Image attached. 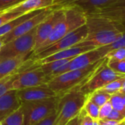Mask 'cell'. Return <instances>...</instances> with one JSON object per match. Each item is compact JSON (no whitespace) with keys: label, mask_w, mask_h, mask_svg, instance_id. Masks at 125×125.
Listing matches in <instances>:
<instances>
[{"label":"cell","mask_w":125,"mask_h":125,"mask_svg":"<svg viewBox=\"0 0 125 125\" xmlns=\"http://www.w3.org/2000/svg\"><path fill=\"white\" fill-rule=\"evenodd\" d=\"M87 37L77 46L100 48L108 45L120 39L125 32L123 26L116 21L93 14H87Z\"/></svg>","instance_id":"1"},{"label":"cell","mask_w":125,"mask_h":125,"mask_svg":"<svg viewBox=\"0 0 125 125\" xmlns=\"http://www.w3.org/2000/svg\"><path fill=\"white\" fill-rule=\"evenodd\" d=\"M105 60V58L86 67L67 71L52 78L46 85L61 97L70 91L79 89L99 69Z\"/></svg>","instance_id":"2"},{"label":"cell","mask_w":125,"mask_h":125,"mask_svg":"<svg viewBox=\"0 0 125 125\" xmlns=\"http://www.w3.org/2000/svg\"><path fill=\"white\" fill-rule=\"evenodd\" d=\"M62 7H64V16L56 25L49 37L42 44L37 51L31 54L46 48L49 45L64 37L67 34L86 23L87 14L81 7L74 4Z\"/></svg>","instance_id":"3"},{"label":"cell","mask_w":125,"mask_h":125,"mask_svg":"<svg viewBox=\"0 0 125 125\" xmlns=\"http://www.w3.org/2000/svg\"><path fill=\"white\" fill-rule=\"evenodd\" d=\"M87 100L78 89L70 91L59 97L57 105V116L53 125H67L77 116Z\"/></svg>","instance_id":"4"},{"label":"cell","mask_w":125,"mask_h":125,"mask_svg":"<svg viewBox=\"0 0 125 125\" xmlns=\"http://www.w3.org/2000/svg\"><path fill=\"white\" fill-rule=\"evenodd\" d=\"M59 99V97H57L42 100L22 103L23 125H35L46 118L56 109Z\"/></svg>","instance_id":"5"},{"label":"cell","mask_w":125,"mask_h":125,"mask_svg":"<svg viewBox=\"0 0 125 125\" xmlns=\"http://www.w3.org/2000/svg\"><path fill=\"white\" fill-rule=\"evenodd\" d=\"M36 27L30 31L4 44L0 49V61L33 53Z\"/></svg>","instance_id":"6"},{"label":"cell","mask_w":125,"mask_h":125,"mask_svg":"<svg viewBox=\"0 0 125 125\" xmlns=\"http://www.w3.org/2000/svg\"><path fill=\"white\" fill-rule=\"evenodd\" d=\"M88 36V28L86 24L78 28L77 29L71 31L65 35L64 37L49 45L46 48L33 53L30 56L29 59L32 60H38L45 58L56 52L75 46L78 43L85 40Z\"/></svg>","instance_id":"7"},{"label":"cell","mask_w":125,"mask_h":125,"mask_svg":"<svg viewBox=\"0 0 125 125\" xmlns=\"http://www.w3.org/2000/svg\"><path fill=\"white\" fill-rule=\"evenodd\" d=\"M125 76L124 74L116 73L108 67L107 65V58H105V60L99 69L78 89L85 96L88 97L94 92L100 89L109 83Z\"/></svg>","instance_id":"8"},{"label":"cell","mask_w":125,"mask_h":125,"mask_svg":"<svg viewBox=\"0 0 125 125\" xmlns=\"http://www.w3.org/2000/svg\"><path fill=\"white\" fill-rule=\"evenodd\" d=\"M51 78L46 75L39 67H29L18 73L12 83V89L19 90L29 87L47 84Z\"/></svg>","instance_id":"9"},{"label":"cell","mask_w":125,"mask_h":125,"mask_svg":"<svg viewBox=\"0 0 125 125\" xmlns=\"http://www.w3.org/2000/svg\"><path fill=\"white\" fill-rule=\"evenodd\" d=\"M64 7H55L52 12L36 26L33 53L37 51L42 44L49 37L56 25L64 16Z\"/></svg>","instance_id":"10"},{"label":"cell","mask_w":125,"mask_h":125,"mask_svg":"<svg viewBox=\"0 0 125 125\" xmlns=\"http://www.w3.org/2000/svg\"><path fill=\"white\" fill-rule=\"evenodd\" d=\"M55 7H50V8H45L41 10L39 13L35 15L34 16L27 19L23 23L18 26L16 28H15L12 31H11L10 33L7 34L6 35L0 37L4 44L11 41L12 40L21 36L29 31H30L31 29H34L37 25H39L54 9Z\"/></svg>","instance_id":"11"},{"label":"cell","mask_w":125,"mask_h":125,"mask_svg":"<svg viewBox=\"0 0 125 125\" xmlns=\"http://www.w3.org/2000/svg\"><path fill=\"white\" fill-rule=\"evenodd\" d=\"M109 51L105 46L93 48L85 53H83L76 57L73 58L69 62L68 71L76 69L83 68L89 66L102 59L105 58L106 55Z\"/></svg>","instance_id":"12"},{"label":"cell","mask_w":125,"mask_h":125,"mask_svg":"<svg viewBox=\"0 0 125 125\" xmlns=\"http://www.w3.org/2000/svg\"><path fill=\"white\" fill-rule=\"evenodd\" d=\"M17 94L21 103L42 100L59 97L46 84L38 86L21 89L17 90Z\"/></svg>","instance_id":"13"},{"label":"cell","mask_w":125,"mask_h":125,"mask_svg":"<svg viewBox=\"0 0 125 125\" xmlns=\"http://www.w3.org/2000/svg\"><path fill=\"white\" fill-rule=\"evenodd\" d=\"M17 90L11 89L0 96V122L21 107Z\"/></svg>","instance_id":"14"},{"label":"cell","mask_w":125,"mask_h":125,"mask_svg":"<svg viewBox=\"0 0 125 125\" xmlns=\"http://www.w3.org/2000/svg\"><path fill=\"white\" fill-rule=\"evenodd\" d=\"M50 7H54V0H24L3 11L24 14Z\"/></svg>","instance_id":"15"},{"label":"cell","mask_w":125,"mask_h":125,"mask_svg":"<svg viewBox=\"0 0 125 125\" xmlns=\"http://www.w3.org/2000/svg\"><path fill=\"white\" fill-rule=\"evenodd\" d=\"M31 54L22 55L15 58L7 59L0 61V80L4 78L18 73L19 68L30 57Z\"/></svg>","instance_id":"16"},{"label":"cell","mask_w":125,"mask_h":125,"mask_svg":"<svg viewBox=\"0 0 125 125\" xmlns=\"http://www.w3.org/2000/svg\"><path fill=\"white\" fill-rule=\"evenodd\" d=\"M42 10H34V11H31V12H29L24 13V14L18 16V18H16L15 19H12V20L10 21L9 22L3 24L2 26H0V37L6 35L8 33H10L11 31H12L18 26H19L20 24H21L22 23H23L27 19H29V18L34 16L35 15H37V13H39Z\"/></svg>","instance_id":"17"},{"label":"cell","mask_w":125,"mask_h":125,"mask_svg":"<svg viewBox=\"0 0 125 125\" xmlns=\"http://www.w3.org/2000/svg\"><path fill=\"white\" fill-rule=\"evenodd\" d=\"M89 14L100 15V16L111 19L112 21L119 22L123 26L125 31V7L98 10V11H95Z\"/></svg>","instance_id":"18"},{"label":"cell","mask_w":125,"mask_h":125,"mask_svg":"<svg viewBox=\"0 0 125 125\" xmlns=\"http://www.w3.org/2000/svg\"><path fill=\"white\" fill-rule=\"evenodd\" d=\"M114 0H78L72 4L83 10L86 14L99 10L114 1Z\"/></svg>","instance_id":"19"},{"label":"cell","mask_w":125,"mask_h":125,"mask_svg":"<svg viewBox=\"0 0 125 125\" xmlns=\"http://www.w3.org/2000/svg\"><path fill=\"white\" fill-rule=\"evenodd\" d=\"M111 96H112L111 94H108L99 89V90L94 92L91 94H89L87 97V99L91 100L92 103H94V104H96L97 106L100 108L101 106H103L104 104H105L107 102L110 100Z\"/></svg>","instance_id":"20"},{"label":"cell","mask_w":125,"mask_h":125,"mask_svg":"<svg viewBox=\"0 0 125 125\" xmlns=\"http://www.w3.org/2000/svg\"><path fill=\"white\" fill-rule=\"evenodd\" d=\"M3 125H23V117L21 107L1 121Z\"/></svg>","instance_id":"21"},{"label":"cell","mask_w":125,"mask_h":125,"mask_svg":"<svg viewBox=\"0 0 125 125\" xmlns=\"http://www.w3.org/2000/svg\"><path fill=\"white\" fill-rule=\"evenodd\" d=\"M125 81V76L109 83L108 84L105 85L104 87L101 88L100 90H102V91H103V92H106L108 94H110L113 95V94L120 92V90L122 88V86H123V83H124Z\"/></svg>","instance_id":"22"},{"label":"cell","mask_w":125,"mask_h":125,"mask_svg":"<svg viewBox=\"0 0 125 125\" xmlns=\"http://www.w3.org/2000/svg\"><path fill=\"white\" fill-rule=\"evenodd\" d=\"M110 102L112 105L113 109L125 114V105L123 101L122 92H119L113 94L110 99Z\"/></svg>","instance_id":"23"},{"label":"cell","mask_w":125,"mask_h":125,"mask_svg":"<svg viewBox=\"0 0 125 125\" xmlns=\"http://www.w3.org/2000/svg\"><path fill=\"white\" fill-rule=\"evenodd\" d=\"M17 74L18 73H13L0 80V96L4 94L9 90L12 89V83Z\"/></svg>","instance_id":"24"},{"label":"cell","mask_w":125,"mask_h":125,"mask_svg":"<svg viewBox=\"0 0 125 125\" xmlns=\"http://www.w3.org/2000/svg\"><path fill=\"white\" fill-rule=\"evenodd\" d=\"M86 114L91 116L94 120H98L99 119V113H100V107L97 106L96 104L92 103L89 100H86L83 108Z\"/></svg>","instance_id":"25"},{"label":"cell","mask_w":125,"mask_h":125,"mask_svg":"<svg viewBox=\"0 0 125 125\" xmlns=\"http://www.w3.org/2000/svg\"><path fill=\"white\" fill-rule=\"evenodd\" d=\"M107 65L114 72L125 75V59L122 60H111L107 59Z\"/></svg>","instance_id":"26"},{"label":"cell","mask_w":125,"mask_h":125,"mask_svg":"<svg viewBox=\"0 0 125 125\" xmlns=\"http://www.w3.org/2000/svg\"><path fill=\"white\" fill-rule=\"evenodd\" d=\"M108 59L122 60L125 59V47L115 48L108 53L105 56Z\"/></svg>","instance_id":"27"},{"label":"cell","mask_w":125,"mask_h":125,"mask_svg":"<svg viewBox=\"0 0 125 125\" xmlns=\"http://www.w3.org/2000/svg\"><path fill=\"white\" fill-rule=\"evenodd\" d=\"M23 15L19 12H0V26L3 24L9 22L10 21L18 18V16Z\"/></svg>","instance_id":"28"},{"label":"cell","mask_w":125,"mask_h":125,"mask_svg":"<svg viewBox=\"0 0 125 125\" xmlns=\"http://www.w3.org/2000/svg\"><path fill=\"white\" fill-rule=\"evenodd\" d=\"M78 120L80 125H93L94 124V119L86 114L83 108L78 114Z\"/></svg>","instance_id":"29"},{"label":"cell","mask_w":125,"mask_h":125,"mask_svg":"<svg viewBox=\"0 0 125 125\" xmlns=\"http://www.w3.org/2000/svg\"><path fill=\"white\" fill-rule=\"evenodd\" d=\"M113 110L112 105L110 102H107L105 104H104L103 106L100 108V113H99V119H106L108 115L111 114V112Z\"/></svg>","instance_id":"30"},{"label":"cell","mask_w":125,"mask_h":125,"mask_svg":"<svg viewBox=\"0 0 125 125\" xmlns=\"http://www.w3.org/2000/svg\"><path fill=\"white\" fill-rule=\"evenodd\" d=\"M57 116V108L55 111H53L49 116H48L46 118L38 122L35 125H53L54 123V121Z\"/></svg>","instance_id":"31"},{"label":"cell","mask_w":125,"mask_h":125,"mask_svg":"<svg viewBox=\"0 0 125 125\" xmlns=\"http://www.w3.org/2000/svg\"><path fill=\"white\" fill-rule=\"evenodd\" d=\"M121 47H125V31L123 34V36L120 39H119L117 41L105 46V48L108 49V51H111L115 48H121Z\"/></svg>","instance_id":"32"},{"label":"cell","mask_w":125,"mask_h":125,"mask_svg":"<svg viewBox=\"0 0 125 125\" xmlns=\"http://www.w3.org/2000/svg\"><path fill=\"white\" fill-rule=\"evenodd\" d=\"M125 119V114L116 111L114 109L112 110L111 114L108 115V116L106 118V119L113 120V121H122Z\"/></svg>","instance_id":"33"},{"label":"cell","mask_w":125,"mask_h":125,"mask_svg":"<svg viewBox=\"0 0 125 125\" xmlns=\"http://www.w3.org/2000/svg\"><path fill=\"white\" fill-rule=\"evenodd\" d=\"M24 0H0V11H3Z\"/></svg>","instance_id":"34"},{"label":"cell","mask_w":125,"mask_h":125,"mask_svg":"<svg viewBox=\"0 0 125 125\" xmlns=\"http://www.w3.org/2000/svg\"><path fill=\"white\" fill-rule=\"evenodd\" d=\"M125 7V0H114V1H112L111 3H110L109 4H108L107 6H105V7H103V9L99 10H107V9H113V8H119V7ZM97 11H98V10H97Z\"/></svg>","instance_id":"35"},{"label":"cell","mask_w":125,"mask_h":125,"mask_svg":"<svg viewBox=\"0 0 125 125\" xmlns=\"http://www.w3.org/2000/svg\"><path fill=\"white\" fill-rule=\"evenodd\" d=\"M99 125H125V119L122 121H113L109 119H98Z\"/></svg>","instance_id":"36"},{"label":"cell","mask_w":125,"mask_h":125,"mask_svg":"<svg viewBox=\"0 0 125 125\" xmlns=\"http://www.w3.org/2000/svg\"><path fill=\"white\" fill-rule=\"evenodd\" d=\"M78 0H54V7H62L70 5Z\"/></svg>","instance_id":"37"},{"label":"cell","mask_w":125,"mask_h":125,"mask_svg":"<svg viewBox=\"0 0 125 125\" xmlns=\"http://www.w3.org/2000/svg\"><path fill=\"white\" fill-rule=\"evenodd\" d=\"M69 125H79V120H78V115L73 118L69 123Z\"/></svg>","instance_id":"38"},{"label":"cell","mask_w":125,"mask_h":125,"mask_svg":"<svg viewBox=\"0 0 125 125\" xmlns=\"http://www.w3.org/2000/svg\"><path fill=\"white\" fill-rule=\"evenodd\" d=\"M120 92H122V93H125V82H124V83H123V86H122V89L120 90Z\"/></svg>","instance_id":"39"},{"label":"cell","mask_w":125,"mask_h":125,"mask_svg":"<svg viewBox=\"0 0 125 125\" xmlns=\"http://www.w3.org/2000/svg\"><path fill=\"white\" fill-rule=\"evenodd\" d=\"M4 45V42H3V41H2V40L0 38V49H1V48Z\"/></svg>","instance_id":"40"},{"label":"cell","mask_w":125,"mask_h":125,"mask_svg":"<svg viewBox=\"0 0 125 125\" xmlns=\"http://www.w3.org/2000/svg\"><path fill=\"white\" fill-rule=\"evenodd\" d=\"M93 125H99L98 121L97 120H94V124H93Z\"/></svg>","instance_id":"41"},{"label":"cell","mask_w":125,"mask_h":125,"mask_svg":"<svg viewBox=\"0 0 125 125\" xmlns=\"http://www.w3.org/2000/svg\"><path fill=\"white\" fill-rule=\"evenodd\" d=\"M0 125H3V124H2V122H0Z\"/></svg>","instance_id":"42"},{"label":"cell","mask_w":125,"mask_h":125,"mask_svg":"<svg viewBox=\"0 0 125 125\" xmlns=\"http://www.w3.org/2000/svg\"><path fill=\"white\" fill-rule=\"evenodd\" d=\"M67 125H69V124H67Z\"/></svg>","instance_id":"43"},{"label":"cell","mask_w":125,"mask_h":125,"mask_svg":"<svg viewBox=\"0 0 125 125\" xmlns=\"http://www.w3.org/2000/svg\"><path fill=\"white\" fill-rule=\"evenodd\" d=\"M2 12V11H0V12Z\"/></svg>","instance_id":"44"}]
</instances>
